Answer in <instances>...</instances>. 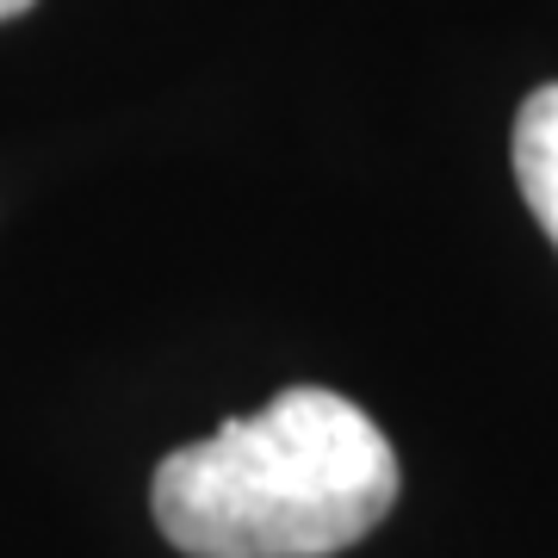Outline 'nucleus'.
Here are the masks:
<instances>
[{
  "instance_id": "obj_2",
  "label": "nucleus",
  "mask_w": 558,
  "mask_h": 558,
  "mask_svg": "<svg viewBox=\"0 0 558 558\" xmlns=\"http://www.w3.org/2000/svg\"><path fill=\"white\" fill-rule=\"evenodd\" d=\"M509 156H515V186L527 211L539 218L546 242L558 248V81L534 87L515 112V143H509Z\"/></svg>"
},
{
  "instance_id": "obj_3",
  "label": "nucleus",
  "mask_w": 558,
  "mask_h": 558,
  "mask_svg": "<svg viewBox=\"0 0 558 558\" xmlns=\"http://www.w3.org/2000/svg\"><path fill=\"white\" fill-rule=\"evenodd\" d=\"M38 0H0V20H20V13H32Z\"/></svg>"
},
{
  "instance_id": "obj_1",
  "label": "nucleus",
  "mask_w": 558,
  "mask_h": 558,
  "mask_svg": "<svg viewBox=\"0 0 558 558\" xmlns=\"http://www.w3.org/2000/svg\"><path fill=\"white\" fill-rule=\"evenodd\" d=\"M398 502V453L354 398L286 385L156 465L149 509L186 558H329Z\"/></svg>"
}]
</instances>
